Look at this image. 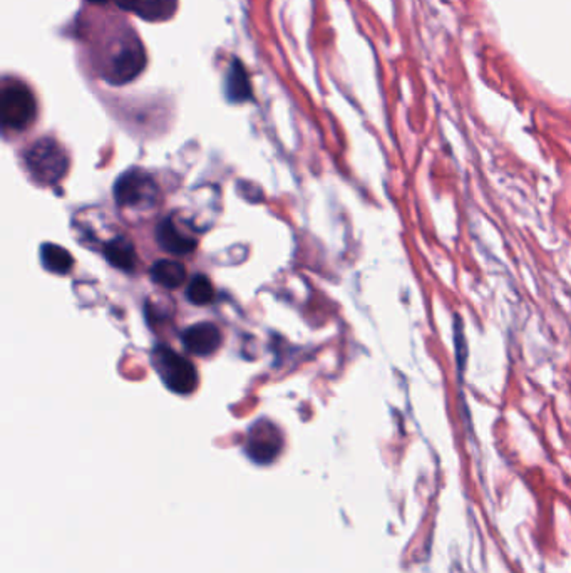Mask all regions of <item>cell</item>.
<instances>
[{
    "mask_svg": "<svg viewBox=\"0 0 571 573\" xmlns=\"http://www.w3.org/2000/svg\"><path fill=\"white\" fill-rule=\"evenodd\" d=\"M146 66V54L136 36L128 34L121 36L120 39L112 42L106 59L102 66L104 80L111 84H126L130 80H136Z\"/></svg>",
    "mask_w": 571,
    "mask_h": 573,
    "instance_id": "6da1fadb",
    "label": "cell"
},
{
    "mask_svg": "<svg viewBox=\"0 0 571 573\" xmlns=\"http://www.w3.org/2000/svg\"><path fill=\"white\" fill-rule=\"evenodd\" d=\"M37 116V102L29 86L22 80H7L0 94V118L7 131H24Z\"/></svg>",
    "mask_w": 571,
    "mask_h": 573,
    "instance_id": "7a4b0ae2",
    "label": "cell"
},
{
    "mask_svg": "<svg viewBox=\"0 0 571 573\" xmlns=\"http://www.w3.org/2000/svg\"><path fill=\"white\" fill-rule=\"evenodd\" d=\"M26 164L30 175L42 185H54L64 178L69 166L68 153L52 138H42L26 151Z\"/></svg>",
    "mask_w": 571,
    "mask_h": 573,
    "instance_id": "3957f363",
    "label": "cell"
},
{
    "mask_svg": "<svg viewBox=\"0 0 571 573\" xmlns=\"http://www.w3.org/2000/svg\"><path fill=\"white\" fill-rule=\"evenodd\" d=\"M153 366L170 391L185 396L191 394L198 386V372L193 362L166 345H160L153 351Z\"/></svg>",
    "mask_w": 571,
    "mask_h": 573,
    "instance_id": "277c9868",
    "label": "cell"
},
{
    "mask_svg": "<svg viewBox=\"0 0 571 573\" xmlns=\"http://www.w3.org/2000/svg\"><path fill=\"white\" fill-rule=\"evenodd\" d=\"M158 196L160 190L153 176L140 168L122 173L114 185V200L121 207H151Z\"/></svg>",
    "mask_w": 571,
    "mask_h": 573,
    "instance_id": "5b68a950",
    "label": "cell"
},
{
    "mask_svg": "<svg viewBox=\"0 0 571 573\" xmlns=\"http://www.w3.org/2000/svg\"><path fill=\"white\" fill-rule=\"evenodd\" d=\"M283 446L281 432L273 422L261 419L250 428L245 444V452L251 462L270 464L279 458Z\"/></svg>",
    "mask_w": 571,
    "mask_h": 573,
    "instance_id": "8992f818",
    "label": "cell"
},
{
    "mask_svg": "<svg viewBox=\"0 0 571 573\" xmlns=\"http://www.w3.org/2000/svg\"><path fill=\"white\" fill-rule=\"evenodd\" d=\"M221 341L223 337L218 325L211 322L195 324L183 332V345L186 347V351L200 357H208L218 351Z\"/></svg>",
    "mask_w": 571,
    "mask_h": 573,
    "instance_id": "52a82bcc",
    "label": "cell"
},
{
    "mask_svg": "<svg viewBox=\"0 0 571 573\" xmlns=\"http://www.w3.org/2000/svg\"><path fill=\"white\" fill-rule=\"evenodd\" d=\"M114 4L150 22L171 19L178 7V0H114Z\"/></svg>",
    "mask_w": 571,
    "mask_h": 573,
    "instance_id": "ba28073f",
    "label": "cell"
},
{
    "mask_svg": "<svg viewBox=\"0 0 571 573\" xmlns=\"http://www.w3.org/2000/svg\"><path fill=\"white\" fill-rule=\"evenodd\" d=\"M156 240L164 250L174 255H188L196 249V240L190 235H185L170 218L161 221L158 225Z\"/></svg>",
    "mask_w": 571,
    "mask_h": 573,
    "instance_id": "9c48e42d",
    "label": "cell"
},
{
    "mask_svg": "<svg viewBox=\"0 0 571 573\" xmlns=\"http://www.w3.org/2000/svg\"><path fill=\"white\" fill-rule=\"evenodd\" d=\"M225 92L231 102H245V101H250L253 96L250 76L240 60L235 59L231 62L230 69L227 72V80H225Z\"/></svg>",
    "mask_w": 571,
    "mask_h": 573,
    "instance_id": "30bf717a",
    "label": "cell"
},
{
    "mask_svg": "<svg viewBox=\"0 0 571 573\" xmlns=\"http://www.w3.org/2000/svg\"><path fill=\"white\" fill-rule=\"evenodd\" d=\"M186 269L185 265L176 260H158L151 267V279L164 289H180L186 281Z\"/></svg>",
    "mask_w": 571,
    "mask_h": 573,
    "instance_id": "8fae6325",
    "label": "cell"
},
{
    "mask_svg": "<svg viewBox=\"0 0 571 573\" xmlns=\"http://www.w3.org/2000/svg\"><path fill=\"white\" fill-rule=\"evenodd\" d=\"M106 259L110 261L112 267L121 269V271H132L134 269V263H136V251L134 247L128 239L124 237H118L114 240H111L106 249Z\"/></svg>",
    "mask_w": 571,
    "mask_h": 573,
    "instance_id": "7c38bea8",
    "label": "cell"
},
{
    "mask_svg": "<svg viewBox=\"0 0 571 573\" xmlns=\"http://www.w3.org/2000/svg\"><path fill=\"white\" fill-rule=\"evenodd\" d=\"M40 259H42V265L48 271L59 273V275L69 273L72 265H74V259H72L69 251L64 250L59 245H52V243H46L40 249Z\"/></svg>",
    "mask_w": 571,
    "mask_h": 573,
    "instance_id": "4fadbf2b",
    "label": "cell"
},
{
    "mask_svg": "<svg viewBox=\"0 0 571 573\" xmlns=\"http://www.w3.org/2000/svg\"><path fill=\"white\" fill-rule=\"evenodd\" d=\"M186 297L195 305H208L215 299V289L208 277L195 275L188 283Z\"/></svg>",
    "mask_w": 571,
    "mask_h": 573,
    "instance_id": "5bb4252c",
    "label": "cell"
},
{
    "mask_svg": "<svg viewBox=\"0 0 571 573\" xmlns=\"http://www.w3.org/2000/svg\"><path fill=\"white\" fill-rule=\"evenodd\" d=\"M90 4H96V5H104V4H108V2H114V0H88Z\"/></svg>",
    "mask_w": 571,
    "mask_h": 573,
    "instance_id": "9a60e30c",
    "label": "cell"
}]
</instances>
